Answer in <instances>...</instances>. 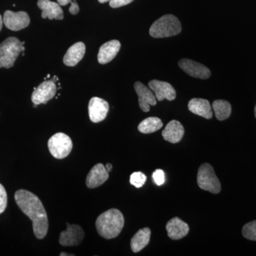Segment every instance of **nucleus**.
<instances>
[{
  "mask_svg": "<svg viewBox=\"0 0 256 256\" xmlns=\"http://www.w3.org/2000/svg\"><path fill=\"white\" fill-rule=\"evenodd\" d=\"M105 166L106 170H107L108 173L112 170V165L110 163H108V164H106Z\"/></svg>",
  "mask_w": 256,
  "mask_h": 256,
  "instance_id": "nucleus-30",
  "label": "nucleus"
},
{
  "mask_svg": "<svg viewBox=\"0 0 256 256\" xmlns=\"http://www.w3.org/2000/svg\"><path fill=\"white\" fill-rule=\"evenodd\" d=\"M146 181V175L141 172H136L130 175V182L136 188H141Z\"/></svg>",
  "mask_w": 256,
  "mask_h": 256,
  "instance_id": "nucleus-25",
  "label": "nucleus"
},
{
  "mask_svg": "<svg viewBox=\"0 0 256 256\" xmlns=\"http://www.w3.org/2000/svg\"><path fill=\"white\" fill-rule=\"evenodd\" d=\"M24 42L10 37L0 44V68H10L14 66L20 53L24 50Z\"/></svg>",
  "mask_w": 256,
  "mask_h": 256,
  "instance_id": "nucleus-4",
  "label": "nucleus"
},
{
  "mask_svg": "<svg viewBox=\"0 0 256 256\" xmlns=\"http://www.w3.org/2000/svg\"><path fill=\"white\" fill-rule=\"evenodd\" d=\"M37 5L42 10V18H48L50 20H63L64 12L58 3L54 2L50 0H38Z\"/></svg>",
  "mask_w": 256,
  "mask_h": 256,
  "instance_id": "nucleus-16",
  "label": "nucleus"
},
{
  "mask_svg": "<svg viewBox=\"0 0 256 256\" xmlns=\"http://www.w3.org/2000/svg\"><path fill=\"white\" fill-rule=\"evenodd\" d=\"M188 108L192 114L206 119L213 118V111L210 101L206 99L193 98L188 104Z\"/></svg>",
  "mask_w": 256,
  "mask_h": 256,
  "instance_id": "nucleus-19",
  "label": "nucleus"
},
{
  "mask_svg": "<svg viewBox=\"0 0 256 256\" xmlns=\"http://www.w3.org/2000/svg\"><path fill=\"white\" fill-rule=\"evenodd\" d=\"M197 184L202 190L212 194H218L222 190V185L213 166L208 163H204L198 168Z\"/></svg>",
  "mask_w": 256,
  "mask_h": 256,
  "instance_id": "nucleus-5",
  "label": "nucleus"
},
{
  "mask_svg": "<svg viewBox=\"0 0 256 256\" xmlns=\"http://www.w3.org/2000/svg\"><path fill=\"white\" fill-rule=\"evenodd\" d=\"M56 92V85L54 80H45L34 90L32 101L34 105L46 104L54 97Z\"/></svg>",
  "mask_w": 256,
  "mask_h": 256,
  "instance_id": "nucleus-8",
  "label": "nucleus"
},
{
  "mask_svg": "<svg viewBox=\"0 0 256 256\" xmlns=\"http://www.w3.org/2000/svg\"><path fill=\"white\" fill-rule=\"evenodd\" d=\"M134 0H110L109 4L112 8H118L130 4Z\"/></svg>",
  "mask_w": 256,
  "mask_h": 256,
  "instance_id": "nucleus-29",
  "label": "nucleus"
},
{
  "mask_svg": "<svg viewBox=\"0 0 256 256\" xmlns=\"http://www.w3.org/2000/svg\"><path fill=\"white\" fill-rule=\"evenodd\" d=\"M86 53V46L78 42L70 47L64 57V64L68 66H75L82 60Z\"/></svg>",
  "mask_w": 256,
  "mask_h": 256,
  "instance_id": "nucleus-20",
  "label": "nucleus"
},
{
  "mask_svg": "<svg viewBox=\"0 0 256 256\" xmlns=\"http://www.w3.org/2000/svg\"><path fill=\"white\" fill-rule=\"evenodd\" d=\"M8 206V194L4 186L0 184V214H2Z\"/></svg>",
  "mask_w": 256,
  "mask_h": 256,
  "instance_id": "nucleus-27",
  "label": "nucleus"
},
{
  "mask_svg": "<svg viewBox=\"0 0 256 256\" xmlns=\"http://www.w3.org/2000/svg\"><path fill=\"white\" fill-rule=\"evenodd\" d=\"M178 66L183 72L194 78L207 79L210 76V69L194 60L183 58L178 62Z\"/></svg>",
  "mask_w": 256,
  "mask_h": 256,
  "instance_id": "nucleus-11",
  "label": "nucleus"
},
{
  "mask_svg": "<svg viewBox=\"0 0 256 256\" xmlns=\"http://www.w3.org/2000/svg\"><path fill=\"white\" fill-rule=\"evenodd\" d=\"M134 88L139 97V105L141 110L144 112H149L150 106H154L156 104V96L150 88L140 82H136Z\"/></svg>",
  "mask_w": 256,
  "mask_h": 256,
  "instance_id": "nucleus-12",
  "label": "nucleus"
},
{
  "mask_svg": "<svg viewBox=\"0 0 256 256\" xmlns=\"http://www.w3.org/2000/svg\"><path fill=\"white\" fill-rule=\"evenodd\" d=\"M48 148L54 158L62 160L69 156L73 149V142L66 134L58 132L48 140Z\"/></svg>",
  "mask_w": 256,
  "mask_h": 256,
  "instance_id": "nucleus-6",
  "label": "nucleus"
},
{
  "mask_svg": "<svg viewBox=\"0 0 256 256\" xmlns=\"http://www.w3.org/2000/svg\"><path fill=\"white\" fill-rule=\"evenodd\" d=\"M124 224V215L117 208H111L101 214L96 222L98 233L106 239L118 236Z\"/></svg>",
  "mask_w": 256,
  "mask_h": 256,
  "instance_id": "nucleus-2",
  "label": "nucleus"
},
{
  "mask_svg": "<svg viewBox=\"0 0 256 256\" xmlns=\"http://www.w3.org/2000/svg\"><path fill=\"white\" fill-rule=\"evenodd\" d=\"M153 180L158 186H161L165 182L164 172L163 170H156L152 174Z\"/></svg>",
  "mask_w": 256,
  "mask_h": 256,
  "instance_id": "nucleus-28",
  "label": "nucleus"
},
{
  "mask_svg": "<svg viewBox=\"0 0 256 256\" xmlns=\"http://www.w3.org/2000/svg\"><path fill=\"white\" fill-rule=\"evenodd\" d=\"M121 44L118 40H111L100 46L98 54L99 64H106L114 60L120 50Z\"/></svg>",
  "mask_w": 256,
  "mask_h": 256,
  "instance_id": "nucleus-17",
  "label": "nucleus"
},
{
  "mask_svg": "<svg viewBox=\"0 0 256 256\" xmlns=\"http://www.w3.org/2000/svg\"><path fill=\"white\" fill-rule=\"evenodd\" d=\"M109 173L101 163L96 164L87 175L86 184L89 188H98L108 180Z\"/></svg>",
  "mask_w": 256,
  "mask_h": 256,
  "instance_id": "nucleus-14",
  "label": "nucleus"
},
{
  "mask_svg": "<svg viewBox=\"0 0 256 256\" xmlns=\"http://www.w3.org/2000/svg\"><path fill=\"white\" fill-rule=\"evenodd\" d=\"M148 86L154 92L158 100L162 101L166 99L172 101L176 98V90L169 82L152 80L149 82Z\"/></svg>",
  "mask_w": 256,
  "mask_h": 256,
  "instance_id": "nucleus-13",
  "label": "nucleus"
},
{
  "mask_svg": "<svg viewBox=\"0 0 256 256\" xmlns=\"http://www.w3.org/2000/svg\"><path fill=\"white\" fill-rule=\"evenodd\" d=\"M3 22L6 28L12 31H20L28 28L30 23V18L25 12H14L12 11L5 12Z\"/></svg>",
  "mask_w": 256,
  "mask_h": 256,
  "instance_id": "nucleus-9",
  "label": "nucleus"
},
{
  "mask_svg": "<svg viewBox=\"0 0 256 256\" xmlns=\"http://www.w3.org/2000/svg\"><path fill=\"white\" fill-rule=\"evenodd\" d=\"M57 2L60 6H66L68 4H72L70 8H69V12L70 14L76 15L79 12L80 9H79L78 5L76 0H57Z\"/></svg>",
  "mask_w": 256,
  "mask_h": 256,
  "instance_id": "nucleus-26",
  "label": "nucleus"
},
{
  "mask_svg": "<svg viewBox=\"0 0 256 256\" xmlns=\"http://www.w3.org/2000/svg\"><path fill=\"white\" fill-rule=\"evenodd\" d=\"M66 230L60 234V244L63 246H77L85 238V233L80 226L66 224Z\"/></svg>",
  "mask_w": 256,
  "mask_h": 256,
  "instance_id": "nucleus-7",
  "label": "nucleus"
},
{
  "mask_svg": "<svg viewBox=\"0 0 256 256\" xmlns=\"http://www.w3.org/2000/svg\"><path fill=\"white\" fill-rule=\"evenodd\" d=\"M60 256H74L73 255V254H66V252H62V254H60Z\"/></svg>",
  "mask_w": 256,
  "mask_h": 256,
  "instance_id": "nucleus-33",
  "label": "nucleus"
},
{
  "mask_svg": "<svg viewBox=\"0 0 256 256\" xmlns=\"http://www.w3.org/2000/svg\"><path fill=\"white\" fill-rule=\"evenodd\" d=\"M254 112H255V117L256 118V107H255V110H254Z\"/></svg>",
  "mask_w": 256,
  "mask_h": 256,
  "instance_id": "nucleus-34",
  "label": "nucleus"
},
{
  "mask_svg": "<svg viewBox=\"0 0 256 256\" xmlns=\"http://www.w3.org/2000/svg\"><path fill=\"white\" fill-rule=\"evenodd\" d=\"M242 234L246 238L256 242V220L245 224L242 227Z\"/></svg>",
  "mask_w": 256,
  "mask_h": 256,
  "instance_id": "nucleus-24",
  "label": "nucleus"
},
{
  "mask_svg": "<svg viewBox=\"0 0 256 256\" xmlns=\"http://www.w3.org/2000/svg\"><path fill=\"white\" fill-rule=\"evenodd\" d=\"M151 230L149 228H144L138 230L131 239L130 247L132 252H141L150 240Z\"/></svg>",
  "mask_w": 256,
  "mask_h": 256,
  "instance_id": "nucleus-21",
  "label": "nucleus"
},
{
  "mask_svg": "<svg viewBox=\"0 0 256 256\" xmlns=\"http://www.w3.org/2000/svg\"><path fill=\"white\" fill-rule=\"evenodd\" d=\"M162 134L165 140L175 144L182 140L184 134V128L178 121L172 120L166 124Z\"/></svg>",
  "mask_w": 256,
  "mask_h": 256,
  "instance_id": "nucleus-18",
  "label": "nucleus"
},
{
  "mask_svg": "<svg viewBox=\"0 0 256 256\" xmlns=\"http://www.w3.org/2000/svg\"><path fill=\"white\" fill-rule=\"evenodd\" d=\"M182 32L180 20L172 14L162 16L152 24L150 34L153 38H166L176 36Z\"/></svg>",
  "mask_w": 256,
  "mask_h": 256,
  "instance_id": "nucleus-3",
  "label": "nucleus"
},
{
  "mask_svg": "<svg viewBox=\"0 0 256 256\" xmlns=\"http://www.w3.org/2000/svg\"><path fill=\"white\" fill-rule=\"evenodd\" d=\"M216 117L218 120L222 121L228 119L232 114V105L228 101L216 100L212 104Z\"/></svg>",
  "mask_w": 256,
  "mask_h": 256,
  "instance_id": "nucleus-22",
  "label": "nucleus"
},
{
  "mask_svg": "<svg viewBox=\"0 0 256 256\" xmlns=\"http://www.w3.org/2000/svg\"><path fill=\"white\" fill-rule=\"evenodd\" d=\"M109 104L100 98L94 97L89 101V118L92 122L98 124L106 119L108 114Z\"/></svg>",
  "mask_w": 256,
  "mask_h": 256,
  "instance_id": "nucleus-10",
  "label": "nucleus"
},
{
  "mask_svg": "<svg viewBox=\"0 0 256 256\" xmlns=\"http://www.w3.org/2000/svg\"><path fill=\"white\" fill-rule=\"evenodd\" d=\"M14 200L18 208L32 222L34 234L38 239L46 237L48 230V220L44 206L36 195L28 190L16 192Z\"/></svg>",
  "mask_w": 256,
  "mask_h": 256,
  "instance_id": "nucleus-1",
  "label": "nucleus"
},
{
  "mask_svg": "<svg viewBox=\"0 0 256 256\" xmlns=\"http://www.w3.org/2000/svg\"><path fill=\"white\" fill-rule=\"evenodd\" d=\"M163 126L162 121L159 118L150 117L144 119L138 126V130L143 134L156 132Z\"/></svg>",
  "mask_w": 256,
  "mask_h": 256,
  "instance_id": "nucleus-23",
  "label": "nucleus"
},
{
  "mask_svg": "<svg viewBox=\"0 0 256 256\" xmlns=\"http://www.w3.org/2000/svg\"><path fill=\"white\" fill-rule=\"evenodd\" d=\"M3 18H2L1 15H0V31L2 30V28L3 26Z\"/></svg>",
  "mask_w": 256,
  "mask_h": 256,
  "instance_id": "nucleus-31",
  "label": "nucleus"
},
{
  "mask_svg": "<svg viewBox=\"0 0 256 256\" xmlns=\"http://www.w3.org/2000/svg\"><path fill=\"white\" fill-rule=\"evenodd\" d=\"M168 236L172 240H180L184 238L190 232V227L178 217H174L168 222L166 225Z\"/></svg>",
  "mask_w": 256,
  "mask_h": 256,
  "instance_id": "nucleus-15",
  "label": "nucleus"
},
{
  "mask_svg": "<svg viewBox=\"0 0 256 256\" xmlns=\"http://www.w3.org/2000/svg\"><path fill=\"white\" fill-rule=\"evenodd\" d=\"M100 3H106L108 2H110V0H98Z\"/></svg>",
  "mask_w": 256,
  "mask_h": 256,
  "instance_id": "nucleus-32",
  "label": "nucleus"
}]
</instances>
